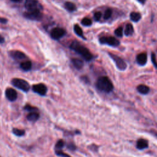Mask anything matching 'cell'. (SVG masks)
Segmentation results:
<instances>
[{"instance_id": "6da1fadb", "label": "cell", "mask_w": 157, "mask_h": 157, "mask_svg": "<svg viewBox=\"0 0 157 157\" xmlns=\"http://www.w3.org/2000/svg\"><path fill=\"white\" fill-rule=\"evenodd\" d=\"M69 47L71 49H72L73 50L75 51L77 54L81 55L84 58V60H86L87 61H90L93 58V55L87 47L80 44L78 41H73Z\"/></svg>"}, {"instance_id": "7a4b0ae2", "label": "cell", "mask_w": 157, "mask_h": 157, "mask_svg": "<svg viewBox=\"0 0 157 157\" xmlns=\"http://www.w3.org/2000/svg\"><path fill=\"white\" fill-rule=\"evenodd\" d=\"M97 88L99 91L109 93L114 89V85L111 80L106 76L99 77L96 83Z\"/></svg>"}, {"instance_id": "3957f363", "label": "cell", "mask_w": 157, "mask_h": 157, "mask_svg": "<svg viewBox=\"0 0 157 157\" xmlns=\"http://www.w3.org/2000/svg\"><path fill=\"white\" fill-rule=\"evenodd\" d=\"M11 83L14 87L25 92H28L30 90V85L29 83L24 79L14 78L11 80Z\"/></svg>"}, {"instance_id": "277c9868", "label": "cell", "mask_w": 157, "mask_h": 157, "mask_svg": "<svg viewBox=\"0 0 157 157\" xmlns=\"http://www.w3.org/2000/svg\"><path fill=\"white\" fill-rule=\"evenodd\" d=\"M25 7L28 11L42 10V6L37 0H26Z\"/></svg>"}, {"instance_id": "5b68a950", "label": "cell", "mask_w": 157, "mask_h": 157, "mask_svg": "<svg viewBox=\"0 0 157 157\" xmlns=\"http://www.w3.org/2000/svg\"><path fill=\"white\" fill-rule=\"evenodd\" d=\"M99 42L102 44H107L112 47H117L120 45L119 41L112 36L101 37L99 39Z\"/></svg>"}, {"instance_id": "8992f818", "label": "cell", "mask_w": 157, "mask_h": 157, "mask_svg": "<svg viewBox=\"0 0 157 157\" xmlns=\"http://www.w3.org/2000/svg\"><path fill=\"white\" fill-rule=\"evenodd\" d=\"M109 55L110 56L111 58L114 60V62H115L117 68L118 69H120V71H124L126 69L127 65L126 62L122 58H121L120 57L111 53H109Z\"/></svg>"}, {"instance_id": "52a82bcc", "label": "cell", "mask_w": 157, "mask_h": 157, "mask_svg": "<svg viewBox=\"0 0 157 157\" xmlns=\"http://www.w3.org/2000/svg\"><path fill=\"white\" fill-rule=\"evenodd\" d=\"M23 16L28 20L39 21L42 18V14L41 11H27L23 14Z\"/></svg>"}, {"instance_id": "ba28073f", "label": "cell", "mask_w": 157, "mask_h": 157, "mask_svg": "<svg viewBox=\"0 0 157 157\" xmlns=\"http://www.w3.org/2000/svg\"><path fill=\"white\" fill-rule=\"evenodd\" d=\"M66 33V31L63 28H55L52 29L50 32V36L53 39L58 40L63 37Z\"/></svg>"}, {"instance_id": "9c48e42d", "label": "cell", "mask_w": 157, "mask_h": 157, "mask_svg": "<svg viewBox=\"0 0 157 157\" xmlns=\"http://www.w3.org/2000/svg\"><path fill=\"white\" fill-rule=\"evenodd\" d=\"M32 89L33 90V92L41 95V96H44L47 92V88L43 84L34 85L33 86Z\"/></svg>"}, {"instance_id": "30bf717a", "label": "cell", "mask_w": 157, "mask_h": 157, "mask_svg": "<svg viewBox=\"0 0 157 157\" xmlns=\"http://www.w3.org/2000/svg\"><path fill=\"white\" fill-rule=\"evenodd\" d=\"M149 141L144 138H140L137 139L136 143V147L139 150H143L144 149H148L149 147Z\"/></svg>"}, {"instance_id": "8fae6325", "label": "cell", "mask_w": 157, "mask_h": 157, "mask_svg": "<svg viewBox=\"0 0 157 157\" xmlns=\"http://www.w3.org/2000/svg\"><path fill=\"white\" fill-rule=\"evenodd\" d=\"M6 97L10 101H16L17 98V93L15 90L12 88H8L5 92Z\"/></svg>"}, {"instance_id": "7c38bea8", "label": "cell", "mask_w": 157, "mask_h": 157, "mask_svg": "<svg viewBox=\"0 0 157 157\" xmlns=\"http://www.w3.org/2000/svg\"><path fill=\"white\" fill-rule=\"evenodd\" d=\"M9 55L16 60H23L27 58L26 55L23 52L19 50H12L9 52Z\"/></svg>"}, {"instance_id": "4fadbf2b", "label": "cell", "mask_w": 157, "mask_h": 157, "mask_svg": "<svg viewBox=\"0 0 157 157\" xmlns=\"http://www.w3.org/2000/svg\"><path fill=\"white\" fill-rule=\"evenodd\" d=\"M137 63L141 66H144L146 64L147 61V56L145 53L139 54L136 57Z\"/></svg>"}, {"instance_id": "5bb4252c", "label": "cell", "mask_w": 157, "mask_h": 157, "mask_svg": "<svg viewBox=\"0 0 157 157\" xmlns=\"http://www.w3.org/2000/svg\"><path fill=\"white\" fill-rule=\"evenodd\" d=\"M137 90L142 94H147L150 92V88L145 85H139L137 87Z\"/></svg>"}, {"instance_id": "9a60e30c", "label": "cell", "mask_w": 157, "mask_h": 157, "mask_svg": "<svg viewBox=\"0 0 157 157\" xmlns=\"http://www.w3.org/2000/svg\"><path fill=\"white\" fill-rule=\"evenodd\" d=\"M39 118V114L36 112H30L27 115V118L28 120L30 122H36L37 121Z\"/></svg>"}, {"instance_id": "2e32d148", "label": "cell", "mask_w": 157, "mask_h": 157, "mask_svg": "<svg viewBox=\"0 0 157 157\" xmlns=\"http://www.w3.org/2000/svg\"><path fill=\"white\" fill-rule=\"evenodd\" d=\"M71 61H72V63L74 67L77 69H80L83 68L84 63L79 58H72Z\"/></svg>"}, {"instance_id": "e0dca14e", "label": "cell", "mask_w": 157, "mask_h": 157, "mask_svg": "<svg viewBox=\"0 0 157 157\" xmlns=\"http://www.w3.org/2000/svg\"><path fill=\"white\" fill-rule=\"evenodd\" d=\"M20 68L25 71H28L31 70L32 68V63L30 61H26L22 62L20 65Z\"/></svg>"}, {"instance_id": "ac0fdd59", "label": "cell", "mask_w": 157, "mask_h": 157, "mask_svg": "<svg viewBox=\"0 0 157 157\" xmlns=\"http://www.w3.org/2000/svg\"><path fill=\"white\" fill-rule=\"evenodd\" d=\"M65 8L66 9V10L68 11L69 12H74L76 10V6L75 5V4L73 3H71L69 1L65 2L64 4Z\"/></svg>"}, {"instance_id": "d6986e66", "label": "cell", "mask_w": 157, "mask_h": 157, "mask_svg": "<svg viewBox=\"0 0 157 157\" xmlns=\"http://www.w3.org/2000/svg\"><path fill=\"white\" fill-rule=\"evenodd\" d=\"M130 18L133 22H139L141 18V15L139 12H133L130 14Z\"/></svg>"}, {"instance_id": "ffe728a7", "label": "cell", "mask_w": 157, "mask_h": 157, "mask_svg": "<svg viewBox=\"0 0 157 157\" xmlns=\"http://www.w3.org/2000/svg\"><path fill=\"white\" fill-rule=\"evenodd\" d=\"M74 31L75 34L77 35V36H79V37H82V38H84V39H85V38L84 37V33H83V31L82 30V28L80 27V26L78 24L74 25Z\"/></svg>"}, {"instance_id": "44dd1931", "label": "cell", "mask_w": 157, "mask_h": 157, "mask_svg": "<svg viewBox=\"0 0 157 157\" xmlns=\"http://www.w3.org/2000/svg\"><path fill=\"white\" fill-rule=\"evenodd\" d=\"M133 32H134V28H133V25L131 23H128L125 27V35L126 36H129L133 34Z\"/></svg>"}, {"instance_id": "7402d4cb", "label": "cell", "mask_w": 157, "mask_h": 157, "mask_svg": "<svg viewBox=\"0 0 157 157\" xmlns=\"http://www.w3.org/2000/svg\"><path fill=\"white\" fill-rule=\"evenodd\" d=\"M12 133L14 135H15L17 136L20 137V136H23V135H25V131L23 130H21V129H18V128H14L12 130Z\"/></svg>"}, {"instance_id": "603a6c76", "label": "cell", "mask_w": 157, "mask_h": 157, "mask_svg": "<svg viewBox=\"0 0 157 157\" xmlns=\"http://www.w3.org/2000/svg\"><path fill=\"white\" fill-rule=\"evenodd\" d=\"M81 23L84 26L90 27V26H91L92 24V21L90 18H87V17H85L82 20Z\"/></svg>"}, {"instance_id": "cb8c5ba5", "label": "cell", "mask_w": 157, "mask_h": 157, "mask_svg": "<svg viewBox=\"0 0 157 157\" xmlns=\"http://www.w3.org/2000/svg\"><path fill=\"white\" fill-rule=\"evenodd\" d=\"M64 145H65L64 141L62 139H60L56 142V144L55 145V149H56V150H61L64 147Z\"/></svg>"}, {"instance_id": "d4e9b609", "label": "cell", "mask_w": 157, "mask_h": 157, "mask_svg": "<svg viewBox=\"0 0 157 157\" xmlns=\"http://www.w3.org/2000/svg\"><path fill=\"white\" fill-rule=\"evenodd\" d=\"M112 14V9H106L105 12H104V16H103L104 18L105 19V20H108V19L111 17Z\"/></svg>"}, {"instance_id": "484cf974", "label": "cell", "mask_w": 157, "mask_h": 157, "mask_svg": "<svg viewBox=\"0 0 157 157\" xmlns=\"http://www.w3.org/2000/svg\"><path fill=\"white\" fill-rule=\"evenodd\" d=\"M123 28L121 27L117 28V29L115 30V35L117 37H122L123 36Z\"/></svg>"}, {"instance_id": "4316f807", "label": "cell", "mask_w": 157, "mask_h": 157, "mask_svg": "<svg viewBox=\"0 0 157 157\" xmlns=\"http://www.w3.org/2000/svg\"><path fill=\"white\" fill-rule=\"evenodd\" d=\"M24 109H25L26 111H29L30 112H36L37 111V109L36 107H33L30 105H26L24 107Z\"/></svg>"}, {"instance_id": "83f0119b", "label": "cell", "mask_w": 157, "mask_h": 157, "mask_svg": "<svg viewBox=\"0 0 157 157\" xmlns=\"http://www.w3.org/2000/svg\"><path fill=\"white\" fill-rule=\"evenodd\" d=\"M55 154H56V155H57L58 156H61V157H71L69 155L64 153V152L63 151H61V150H56Z\"/></svg>"}, {"instance_id": "f1b7e54d", "label": "cell", "mask_w": 157, "mask_h": 157, "mask_svg": "<svg viewBox=\"0 0 157 157\" xmlns=\"http://www.w3.org/2000/svg\"><path fill=\"white\" fill-rule=\"evenodd\" d=\"M102 16V14L101 12H97L94 14V19L95 21H99L100 20Z\"/></svg>"}, {"instance_id": "f546056e", "label": "cell", "mask_w": 157, "mask_h": 157, "mask_svg": "<svg viewBox=\"0 0 157 157\" xmlns=\"http://www.w3.org/2000/svg\"><path fill=\"white\" fill-rule=\"evenodd\" d=\"M151 59H152V63L154 65L155 67L156 68H157V61L156 60V56L155 54L154 53H152L151 54Z\"/></svg>"}, {"instance_id": "4dcf8cb0", "label": "cell", "mask_w": 157, "mask_h": 157, "mask_svg": "<svg viewBox=\"0 0 157 157\" xmlns=\"http://www.w3.org/2000/svg\"><path fill=\"white\" fill-rule=\"evenodd\" d=\"M7 22V20L5 18L3 17H0V23H3V24H6V23Z\"/></svg>"}, {"instance_id": "1f68e13d", "label": "cell", "mask_w": 157, "mask_h": 157, "mask_svg": "<svg viewBox=\"0 0 157 157\" xmlns=\"http://www.w3.org/2000/svg\"><path fill=\"white\" fill-rule=\"evenodd\" d=\"M68 148L71 150H74L76 149V147L74 145H73V144H70L68 145Z\"/></svg>"}, {"instance_id": "d6a6232c", "label": "cell", "mask_w": 157, "mask_h": 157, "mask_svg": "<svg viewBox=\"0 0 157 157\" xmlns=\"http://www.w3.org/2000/svg\"><path fill=\"white\" fill-rule=\"evenodd\" d=\"M4 41H5V39H4V38L0 35V44H3L4 42Z\"/></svg>"}, {"instance_id": "836d02e7", "label": "cell", "mask_w": 157, "mask_h": 157, "mask_svg": "<svg viewBox=\"0 0 157 157\" xmlns=\"http://www.w3.org/2000/svg\"><path fill=\"white\" fill-rule=\"evenodd\" d=\"M137 1H138L141 4H144L146 0H137Z\"/></svg>"}, {"instance_id": "e575fe53", "label": "cell", "mask_w": 157, "mask_h": 157, "mask_svg": "<svg viewBox=\"0 0 157 157\" xmlns=\"http://www.w3.org/2000/svg\"><path fill=\"white\" fill-rule=\"evenodd\" d=\"M11 1L15 3H20L21 1H22V0H11Z\"/></svg>"}]
</instances>
